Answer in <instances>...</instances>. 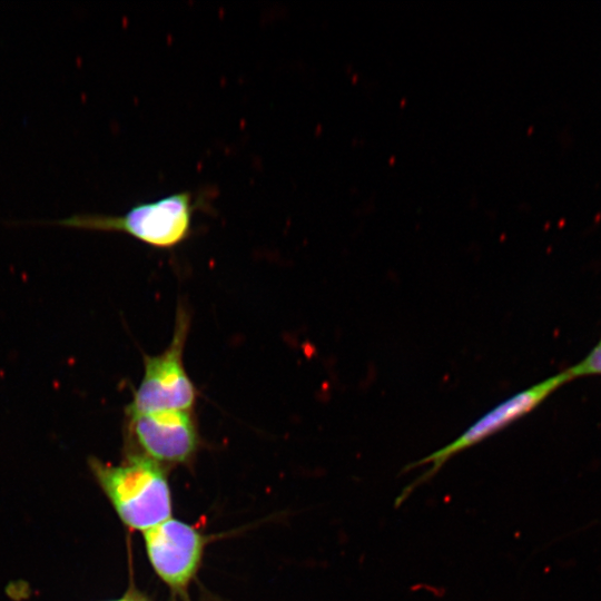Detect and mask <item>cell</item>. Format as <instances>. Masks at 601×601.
Returning a JSON list of instances; mask_svg holds the SVG:
<instances>
[{
	"mask_svg": "<svg viewBox=\"0 0 601 601\" xmlns=\"http://www.w3.org/2000/svg\"><path fill=\"white\" fill-rule=\"evenodd\" d=\"M570 377L573 380L585 376L601 375V338L591 348V351L578 363L569 368H565Z\"/></svg>",
	"mask_w": 601,
	"mask_h": 601,
	"instance_id": "obj_7",
	"label": "cell"
},
{
	"mask_svg": "<svg viewBox=\"0 0 601 601\" xmlns=\"http://www.w3.org/2000/svg\"><path fill=\"white\" fill-rule=\"evenodd\" d=\"M199 204L196 196L186 190L136 204L122 215L82 213L41 224L122 233L157 248H171L189 237Z\"/></svg>",
	"mask_w": 601,
	"mask_h": 601,
	"instance_id": "obj_1",
	"label": "cell"
},
{
	"mask_svg": "<svg viewBox=\"0 0 601 601\" xmlns=\"http://www.w3.org/2000/svg\"><path fill=\"white\" fill-rule=\"evenodd\" d=\"M188 312L179 306L169 345L157 355L144 356V374L126 407V415L166 410H193L197 390L184 365L189 332Z\"/></svg>",
	"mask_w": 601,
	"mask_h": 601,
	"instance_id": "obj_3",
	"label": "cell"
},
{
	"mask_svg": "<svg viewBox=\"0 0 601 601\" xmlns=\"http://www.w3.org/2000/svg\"><path fill=\"white\" fill-rule=\"evenodd\" d=\"M117 601H138V600H134V599H128V598H124L121 600H117Z\"/></svg>",
	"mask_w": 601,
	"mask_h": 601,
	"instance_id": "obj_8",
	"label": "cell"
},
{
	"mask_svg": "<svg viewBox=\"0 0 601 601\" xmlns=\"http://www.w3.org/2000/svg\"><path fill=\"white\" fill-rule=\"evenodd\" d=\"M127 430L142 451L156 462L183 463L198 446V430L193 410H166L129 414Z\"/></svg>",
	"mask_w": 601,
	"mask_h": 601,
	"instance_id": "obj_5",
	"label": "cell"
},
{
	"mask_svg": "<svg viewBox=\"0 0 601 601\" xmlns=\"http://www.w3.org/2000/svg\"><path fill=\"white\" fill-rule=\"evenodd\" d=\"M149 561L171 588L184 589L200 563L204 538L191 525L168 519L144 531Z\"/></svg>",
	"mask_w": 601,
	"mask_h": 601,
	"instance_id": "obj_6",
	"label": "cell"
},
{
	"mask_svg": "<svg viewBox=\"0 0 601 601\" xmlns=\"http://www.w3.org/2000/svg\"><path fill=\"white\" fill-rule=\"evenodd\" d=\"M571 381L572 378L566 370H563L556 375L550 376L535 385L512 395L486 412L453 442L439 451L431 453L428 456L407 464L404 471L424 464H430V467L411 484L404 487L402 493L397 496L395 505H400L416 486L435 475L450 457L475 445L497 431H501L512 422L526 415L558 388Z\"/></svg>",
	"mask_w": 601,
	"mask_h": 601,
	"instance_id": "obj_4",
	"label": "cell"
},
{
	"mask_svg": "<svg viewBox=\"0 0 601 601\" xmlns=\"http://www.w3.org/2000/svg\"><path fill=\"white\" fill-rule=\"evenodd\" d=\"M102 490L129 528L146 531L170 518L171 499L166 475L158 462L130 455L119 465L90 462Z\"/></svg>",
	"mask_w": 601,
	"mask_h": 601,
	"instance_id": "obj_2",
	"label": "cell"
}]
</instances>
